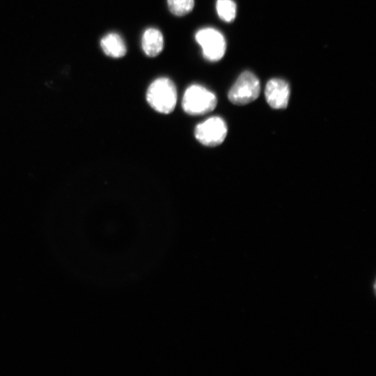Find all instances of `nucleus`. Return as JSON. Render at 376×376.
<instances>
[{"label": "nucleus", "mask_w": 376, "mask_h": 376, "mask_svg": "<svg viewBox=\"0 0 376 376\" xmlns=\"http://www.w3.org/2000/svg\"><path fill=\"white\" fill-rule=\"evenodd\" d=\"M149 105L162 113H171L177 102V91L174 83L167 77H159L153 81L146 93Z\"/></svg>", "instance_id": "f257e3e1"}, {"label": "nucleus", "mask_w": 376, "mask_h": 376, "mask_svg": "<svg viewBox=\"0 0 376 376\" xmlns=\"http://www.w3.org/2000/svg\"><path fill=\"white\" fill-rule=\"evenodd\" d=\"M217 104L216 95L206 88L193 84L185 91L182 106L185 113L201 116L211 112Z\"/></svg>", "instance_id": "f03ea898"}, {"label": "nucleus", "mask_w": 376, "mask_h": 376, "mask_svg": "<svg viewBox=\"0 0 376 376\" xmlns=\"http://www.w3.org/2000/svg\"><path fill=\"white\" fill-rule=\"evenodd\" d=\"M260 85L258 79L249 71H244L237 79L228 93L230 102L236 105H245L259 95Z\"/></svg>", "instance_id": "7ed1b4c3"}, {"label": "nucleus", "mask_w": 376, "mask_h": 376, "mask_svg": "<svg viewBox=\"0 0 376 376\" xmlns=\"http://www.w3.org/2000/svg\"><path fill=\"white\" fill-rule=\"evenodd\" d=\"M195 38L201 47L205 59L214 62L222 58L226 52V40L218 30L207 27L198 30Z\"/></svg>", "instance_id": "20e7f679"}, {"label": "nucleus", "mask_w": 376, "mask_h": 376, "mask_svg": "<svg viewBox=\"0 0 376 376\" xmlns=\"http://www.w3.org/2000/svg\"><path fill=\"white\" fill-rule=\"evenodd\" d=\"M227 132L225 121L221 117L212 116L196 126L194 136L203 145L214 147L223 143Z\"/></svg>", "instance_id": "39448f33"}, {"label": "nucleus", "mask_w": 376, "mask_h": 376, "mask_svg": "<svg viewBox=\"0 0 376 376\" xmlns=\"http://www.w3.org/2000/svg\"><path fill=\"white\" fill-rule=\"evenodd\" d=\"M265 95L268 104L273 109H285L290 97L288 84L281 79H272L266 84Z\"/></svg>", "instance_id": "423d86ee"}, {"label": "nucleus", "mask_w": 376, "mask_h": 376, "mask_svg": "<svg viewBox=\"0 0 376 376\" xmlns=\"http://www.w3.org/2000/svg\"><path fill=\"white\" fill-rule=\"evenodd\" d=\"M142 49L150 57L159 54L164 47V38L161 31L155 28L146 29L142 36Z\"/></svg>", "instance_id": "0eeeda50"}, {"label": "nucleus", "mask_w": 376, "mask_h": 376, "mask_svg": "<svg viewBox=\"0 0 376 376\" xmlns=\"http://www.w3.org/2000/svg\"><path fill=\"white\" fill-rule=\"evenodd\" d=\"M100 46L104 54L112 58H121L127 52L124 40L116 33H110L104 36L100 41Z\"/></svg>", "instance_id": "6e6552de"}, {"label": "nucleus", "mask_w": 376, "mask_h": 376, "mask_svg": "<svg viewBox=\"0 0 376 376\" xmlns=\"http://www.w3.org/2000/svg\"><path fill=\"white\" fill-rule=\"evenodd\" d=\"M216 9L219 17L226 22H233L236 16V5L233 0H217Z\"/></svg>", "instance_id": "1a4fd4ad"}, {"label": "nucleus", "mask_w": 376, "mask_h": 376, "mask_svg": "<svg viewBox=\"0 0 376 376\" xmlns=\"http://www.w3.org/2000/svg\"><path fill=\"white\" fill-rule=\"evenodd\" d=\"M170 11L176 16H184L194 8V0H167Z\"/></svg>", "instance_id": "9d476101"}]
</instances>
